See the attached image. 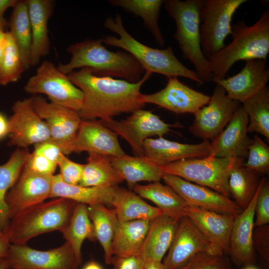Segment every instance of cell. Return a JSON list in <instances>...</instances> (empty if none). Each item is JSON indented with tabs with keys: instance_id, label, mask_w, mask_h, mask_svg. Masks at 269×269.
I'll return each instance as SVG.
<instances>
[{
	"instance_id": "obj_25",
	"label": "cell",
	"mask_w": 269,
	"mask_h": 269,
	"mask_svg": "<svg viewBox=\"0 0 269 269\" xmlns=\"http://www.w3.org/2000/svg\"><path fill=\"white\" fill-rule=\"evenodd\" d=\"M30 19L32 43L30 66H36L50 51L48 21L52 14L54 1L51 0H26Z\"/></svg>"
},
{
	"instance_id": "obj_7",
	"label": "cell",
	"mask_w": 269,
	"mask_h": 269,
	"mask_svg": "<svg viewBox=\"0 0 269 269\" xmlns=\"http://www.w3.org/2000/svg\"><path fill=\"white\" fill-rule=\"evenodd\" d=\"M244 162L242 158L219 157L210 154L202 158L178 160L161 166L160 169L163 174L178 176L229 197L230 174L234 167Z\"/></svg>"
},
{
	"instance_id": "obj_41",
	"label": "cell",
	"mask_w": 269,
	"mask_h": 269,
	"mask_svg": "<svg viewBox=\"0 0 269 269\" xmlns=\"http://www.w3.org/2000/svg\"><path fill=\"white\" fill-rule=\"evenodd\" d=\"M248 158L243 163L246 167L258 174L269 172V147L258 135H254L248 147Z\"/></svg>"
},
{
	"instance_id": "obj_44",
	"label": "cell",
	"mask_w": 269,
	"mask_h": 269,
	"mask_svg": "<svg viewBox=\"0 0 269 269\" xmlns=\"http://www.w3.org/2000/svg\"><path fill=\"white\" fill-rule=\"evenodd\" d=\"M269 223V182H263L257 197L255 209V228Z\"/></svg>"
},
{
	"instance_id": "obj_2",
	"label": "cell",
	"mask_w": 269,
	"mask_h": 269,
	"mask_svg": "<svg viewBox=\"0 0 269 269\" xmlns=\"http://www.w3.org/2000/svg\"><path fill=\"white\" fill-rule=\"evenodd\" d=\"M102 38L86 39L70 45L67 51L71 55L66 64L60 63L57 69L67 75L77 68H86L100 77L124 78L136 83L145 71L139 63L127 52H112L103 44Z\"/></svg>"
},
{
	"instance_id": "obj_52",
	"label": "cell",
	"mask_w": 269,
	"mask_h": 269,
	"mask_svg": "<svg viewBox=\"0 0 269 269\" xmlns=\"http://www.w3.org/2000/svg\"><path fill=\"white\" fill-rule=\"evenodd\" d=\"M10 245L5 235L0 236V259L6 258Z\"/></svg>"
},
{
	"instance_id": "obj_11",
	"label": "cell",
	"mask_w": 269,
	"mask_h": 269,
	"mask_svg": "<svg viewBox=\"0 0 269 269\" xmlns=\"http://www.w3.org/2000/svg\"><path fill=\"white\" fill-rule=\"evenodd\" d=\"M126 119H112L103 123L123 137L130 144L135 156H144V141L152 136L162 137L171 131L174 125L165 123L150 111L138 109Z\"/></svg>"
},
{
	"instance_id": "obj_1",
	"label": "cell",
	"mask_w": 269,
	"mask_h": 269,
	"mask_svg": "<svg viewBox=\"0 0 269 269\" xmlns=\"http://www.w3.org/2000/svg\"><path fill=\"white\" fill-rule=\"evenodd\" d=\"M151 74L145 72L136 83L98 76L86 68L72 71L67 76L83 94V104L78 112L82 120L99 118L107 122L114 116L131 113L144 107L140 99V89Z\"/></svg>"
},
{
	"instance_id": "obj_15",
	"label": "cell",
	"mask_w": 269,
	"mask_h": 269,
	"mask_svg": "<svg viewBox=\"0 0 269 269\" xmlns=\"http://www.w3.org/2000/svg\"><path fill=\"white\" fill-rule=\"evenodd\" d=\"M31 106L48 126L50 140L60 147L64 154L75 139L82 122L78 112L48 102L43 97L33 95L30 97Z\"/></svg>"
},
{
	"instance_id": "obj_4",
	"label": "cell",
	"mask_w": 269,
	"mask_h": 269,
	"mask_svg": "<svg viewBox=\"0 0 269 269\" xmlns=\"http://www.w3.org/2000/svg\"><path fill=\"white\" fill-rule=\"evenodd\" d=\"M104 27L119 36H106L102 42L109 46L121 48L131 54L142 66L145 72L155 73L167 78L183 77L204 84L195 71L183 65L174 54L171 47L166 49L153 48L136 40L125 29L121 16L106 18Z\"/></svg>"
},
{
	"instance_id": "obj_46",
	"label": "cell",
	"mask_w": 269,
	"mask_h": 269,
	"mask_svg": "<svg viewBox=\"0 0 269 269\" xmlns=\"http://www.w3.org/2000/svg\"><path fill=\"white\" fill-rule=\"evenodd\" d=\"M57 166L56 163L32 151L28 155L24 168L38 175L52 176Z\"/></svg>"
},
{
	"instance_id": "obj_3",
	"label": "cell",
	"mask_w": 269,
	"mask_h": 269,
	"mask_svg": "<svg viewBox=\"0 0 269 269\" xmlns=\"http://www.w3.org/2000/svg\"><path fill=\"white\" fill-rule=\"evenodd\" d=\"M232 41L208 59L212 80L225 78L238 61L267 60L269 53V10H265L253 25L239 21L232 25Z\"/></svg>"
},
{
	"instance_id": "obj_6",
	"label": "cell",
	"mask_w": 269,
	"mask_h": 269,
	"mask_svg": "<svg viewBox=\"0 0 269 269\" xmlns=\"http://www.w3.org/2000/svg\"><path fill=\"white\" fill-rule=\"evenodd\" d=\"M202 0H165L164 6L176 24L173 38L184 59L194 66L204 83L212 81L208 60L202 51L200 33V11Z\"/></svg>"
},
{
	"instance_id": "obj_9",
	"label": "cell",
	"mask_w": 269,
	"mask_h": 269,
	"mask_svg": "<svg viewBox=\"0 0 269 269\" xmlns=\"http://www.w3.org/2000/svg\"><path fill=\"white\" fill-rule=\"evenodd\" d=\"M29 94L46 95L50 102L78 112L82 106L83 94L67 75L60 72L51 61L45 60L24 87Z\"/></svg>"
},
{
	"instance_id": "obj_20",
	"label": "cell",
	"mask_w": 269,
	"mask_h": 269,
	"mask_svg": "<svg viewBox=\"0 0 269 269\" xmlns=\"http://www.w3.org/2000/svg\"><path fill=\"white\" fill-rule=\"evenodd\" d=\"M269 80L267 60L254 59L246 61L244 67L236 75L212 82L222 86L230 99L240 103L267 87Z\"/></svg>"
},
{
	"instance_id": "obj_19",
	"label": "cell",
	"mask_w": 269,
	"mask_h": 269,
	"mask_svg": "<svg viewBox=\"0 0 269 269\" xmlns=\"http://www.w3.org/2000/svg\"><path fill=\"white\" fill-rule=\"evenodd\" d=\"M83 151L111 157L125 154L120 144L118 134L100 120L82 121L76 136L68 149L67 155Z\"/></svg>"
},
{
	"instance_id": "obj_8",
	"label": "cell",
	"mask_w": 269,
	"mask_h": 269,
	"mask_svg": "<svg viewBox=\"0 0 269 269\" xmlns=\"http://www.w3.org/2000/svg\"><path fill=\"white\" fill-rule=\"evenodd\" d=\"M247 0H202L200 11V33L203 55L208 60L225 46L232 33V18Z\"/></svg>"
},
{
	"instance_id": "obj_34",
	"label": "cell",
	"mask_w": 269,
	"mask_h": 269,
	"mask_svg": "<svg viewBox=\"0 0 269 269\" xmlns=\"http://www.w3.org/2000/svg\"><path fill=\"white\" fill-rule=\"evenodd\" d=\"M72 247L80 264L82 262V244L85 239L97 240L94 226L89 218L88 205L77 203L67 226L60 232Z\"/></svg>"
},
{
	"instance_id": "obj_36",
	"label": "cell",
	"mask_w": 269,
	"mask_h": 269,
	"mask_svg": "<svg viewBox=\"0 0 269 269\" xmlns=\"http://www.w3.org/2000/svg\"><path fill=\"white\" fill-rule=\"evenodd\" d=\"M112 5L123 8L127 12L140 17L161 47L165 45V40L158 25V20L163 0H111Z\"/></svg>"
},
{
	"instance_id": "obj_5",
	"label": "cell",
	"mask_w": 269,
	"mask_h": 269,
	"mask_svg": "<svg viewBox=\"0 0 269 269\" xmlns=\"http://www.w3.org/2000/svg\"><path fill=\"white\" fill-rule=\"evenodd\" d=\"M77 203L67 198H55L32 206L10 220L4 235L11 244L24 245L39 235L61 232L68 224Z\"/></svg>"
},
{
	"instance_id": "obj_35",
	"label": "cell",
	"mask_w": 269,
	"mask_h": 269,
	"mask_svg": "<svg viewBox=\"0 0 269 269\" xmlns=\"http://www.w3.org/2000/svg\"><path fill=\"white\" fill-rule=\"evenodd\" d=\"M88 211L97 240L104 250L105 263L111 265L113 257L112 244L119 222L115 211L103 204L88 206Z\"/></svg>"
},
{
	"instance_id": "obj_28",
	"label": "cell",
	"mask_w": 269,
	"mask_h": 269,
	"mask_svg": "<svg viewBox=\"0 0 269 269\" xmlns=\"http://www.w3.org/2000/svg\"><path fill=\"white\" fill-rule=\"evenodd\" d=\"M132 189L140 197L153 202L162 214L177 221L186 216L189 206L170 186L156 181L146 185L137 183Z\"/></svg>"
},
{
	"instance_id": "obj_43",
	"label": "cell",
	"mask_w": 269,
	"mask_h": 269,
	"mask_svg": "<svg viewBox=\"0 0 269 269\" xmlns=\"http://www.w3.org/2000/svg\"><path fill=\"white\" fill-rule=\"evenodd\" d=\"M253 246L259 256L263 269H269V225L255 228Z\"/></svg>"
},
{
	"instance_id": "obj_27",
	"label": "cell",
	"mask_w": 269,
	"mask_h": 269,
	"mask_svg": "<svg viewBox=\"0 0 269 269\" xmlns=\"http://www.w3.org/2000/svg\"><path fill=\"white\" fill-rule=\"evenodd\" d=\"M118 187H86L79 184L69 185L63 182L58 174L52 176L50 198H65L88 206L103 204L108 207H113Z\"/></svg>"
},
{
	"instance_id": "obj_33",
	"label": "cell",
	"mask_w": 269,
	"mask_h": 269,
	"mask_svg": "<svg viewBox=\"0 0 269 269\" xmlns=\"http://www.w3.org/2000/svg\"><path fill=\"white\" fill-rule=\"evenodd\" d=\"M110 160V156L88 153L87 163L83 165L79 185L86 187H118L124 181Z\"/></svg>"
},
{
	"instance_id": "obj_49",
	"label": "cell",
	"mask_w": 269,
	"mask_h": 269,
	"mask_svg": "<svg viewBox=\"0 0 269 269\" xmlns=\"http://www.w3.org/2000/svg\"><path fill=\"white\" fill-rule=\"evenodd\" d=\"M7 22L4 21L0 23V66L1 64L6 45V32L4 29Z\"/></svg>"
},
{
	"instance_id": "obj_14",
	"label": "cell",
	"mask_w": 269,
	"mask_h": 269,
	"mask_svg": "<svg viewBox=\"0 0 269 269\" xmlns=\"http://www.w3.org/2000/svg\"><path fill=\"white\" fill-rule=\"evenodd\" d=\"M12 112L8 120L9 146L27 148L50 139L48 126L34 111L30 98L15 102Z\"/></svg>"
},
{
	"instance_id": "obj_13",
	"label": "cell",
	"mask_w": 269,
	"mask_h": 269,
	"mask_svg": "<svg viewBox=\"0 0 269 269\" xmlns=\"http://www.w3.org/2000/svg\"><path fill=\"white\" fill-rule=\"evenodd\" d=\"M240 103L230 99L225 90L217 84L208 103L193 115L189 128L194 135L203 140H213L224 129Z\"/></svg>"
},
{
	"instance_id": "obj_37",
	"label": "cell",
	"mask_w": 269,
	"mask_h": 269,
	"mask_svg": "<svg viewBox=\"0 0 269 269\" xmlns=\"http://www.w3.org/2000/svg\"><path fill=\"white\" fill-rule=\"evenodd\" d=\"M8 25L19 49L25 70L30 67V55L32 35L27 4L25 0H17L13 6Z\"/></svg>"
},
{
	"instance_id": "obj_38",
	"label": "cell",
	"mask_w": 269,
	"mask_h": 269,
	"mask_svg": "<svg viewBox=\"0 0 269 269\" xmlns=\"http://www.w3.org/2000/svg\"><path fill=\"white\" fill-rule=\"evenodd\" d=\"M259 176L243 164L236 166L230 174L228 181L230 195L243 209L249 205L257 191L261 180Z\"/></svg>"
},
{
	"instance_id": "obj_32",
	"label": "cell",
	"mask_w": 269,
	"mask_h": 269,
	"mask_svg": "<svg viewBox=\"0 0 269 269\" xmlns=\"http://www.w3.org/2000/svg\"><path fill=\"white\" fill-rule=\"evenodd\" d=\"M113 207L119 222L151 221L162 214L158 208L148 204L134 192L119 186Z\"/></svg>"
},
{
	"instance_id": "obj_40",
	"label": "cell",
	"mask_w": 269,
	"mask_h": 269,
	"mask_svg": "<svg viewBox=\"0 0 269 269\" xmlns=\"http://www.w3.org/2000/svg\"><path fill=\"white\" fill-rule=\"evenodd\" d=\"M25 71L15 40L9 31H6L5 48L0 66V85L17 81Z\"/></svg>"
},
{
	"instance_id": "obj_31",
	"label": "cell",
	"mask_w": 269,
	"mask_h": 269,
	"mask_svg": "<svg viewBox=\"0 0 269 269\" xmlns=\"http://www.w3.org/2000/svg\"><path fill=\"white\" fill-rule=\"evenodd\" d=\"M29 153L28 148L17 147L7 161L0 164V236L5 234L10 222L6 195L19 176Z\"/></svg>"
},
{
	"instance_id": "obj_17",
	"label": "cell",
	"mask_w": 269,
	"mask_h": 269,
	"mask_svg": "<svg viewBox=\"0 0 269 269\" xmlns=\"http://www.w3.org/2000/svg\"><path fill=\"white\" fill-rule=\"evenodd\" d=\"M52 176L38 175L23 167L17 180L5 196L10 220L25 210L50 197Z\"/></svg>"
},
{
	"instance_id": "obj_18",
	"label": "cell",
	"mask_w": 269,
	"mask_h": 269,
	"mask_svg": "<svg viewBox=\"0 0 269 269\" xmlns=\"http://www.w3.org/2000/svg\"><path fill=\"white\" fill-rule=\"evenodd\" d=\"M210 97L180 82L177 77L167 78L165 87L150 94H141L142 103L153 104L177 114H194L206 105Z\"/></svg>"
},
{
	"instance_id": "obj_45",
	"label": "cell",
	"mask_w": 269,
	"mask_h": 269,
	"mask_svg": "<svg viewBox=\"0 0 269 269\" xmlns=\"http://www.w3.org/2000/svg\"><path fill=\"white\" fill-rule=\"evenodd\" d=\"M83 165L75 162L62 154L57 163L59 174L63 182L69 185H78L82 178Z\"/></svg>"
},
{
	"instance_id": "obj_47",
	"label": "cell",
	"mask_w": 269,
	"mask_h": 269,
	"mask_svg": "<svg viewBox=\"0 0 269 269\" xmlns=\"http://www.w3.org/2000/svg\"><path fill=\"white\" fill-rule=\"evenodd\" d=\"M34 146L33 152L44 156L57 164L61 156L64 154L59 145L50 139Z\"/></svg>"
},
{
	"instance_id": "obj_56",
	"label": "cell",
	"mask_w": 269,
	"mask_h": 269,
	"mask_svg": "<svg viewBox=\"0 0 269 269\" xmlns=\"http://www.w3.org/2000/svg\"><path fill=\"white\" fill-rule=\"evenodd\" d=\"M245 267L244 268V269H258L257 268L254 266L253 265H248Z\"/></svg>"
},
{
	"instance_id": "obj_22",
	"label": "cell",
	"mask_w": 269,
	"mask_h": 269,
	"mask_svg": "<svg viewBox=\"0 0 269 269\" xmlns=\"http://www.w3.org/2000/svg\"><path fill=\"white\" fill-rule=\"evenodd\" d=\"M249 119L242 106L233 114L225 129L210 142V154L219 157L245 158L251 142Z\"/></svg>"
},
{
	"instance_id": "obj_53",
	"label": "cell",
	"mask_w": 269,
	"mask_h": 269,
	"mask_svg": "<svg viewBox=\"0 0 269 269\" xmlns=\"http://www.w3.org/2000/svg\"><path fill=\"white\" fill-rule=\"evenodd\" d=\"M143 269H166L162 262L145 261Z\"/></svg>"
},
{
	"instance_id": "obj_16",
	"label": "cell",
	"mask_w": 269,
	"mask_h": 269,
	"mask_svg": "<svg viewBox=\"0 0 269 269\" xmlns=\"http://www.w3.org/2000/svg\"><path fill=\"white\" fill-rule=\"evenodd\" d=\"M162 179L172 188L189 207L236 216L243 209L228 197L178 176L163 174Z\"/></svg>"
},
{
	"instance_id": "obj_29",
	"label": "cell",
	"mask_w": 269,
	"mask_h": 269,
	"mask_svg": "<svg viewBox=\"0 0 269 269\" xmlns=\"http://www.w3.org/2000/svg\"><path fill=\"white\" fill-rule=\"evenodd\" d=\"M110 158L115 169L131 188L139 181L151 183L162 179L163 173L160 166L145 156H132L125 154L110 156Z\"/></svg>"
},
{
	"instance_id": "obj_50",
	"label": "cell",
	"mask_w": 269,
	"mask_h": 269,
	"mask_svg": "<svg viewBox=\"0 0 269 269\" xmlns=\"http://www.w3.org/2000/svg\"><path fill=\"white\" fill-rule=\"evenodd\" d=\"M17 0H0V23L6 21L3 17L5 12L10 7L13 8Z\"/></svg>"
},
{
	"instance_id": "obj_51",
	"label": "cell",
	"mask_w": 269,
	"mask_h": 269,
	"mask_svg": "<svg viewBox=\"0 0 269 269\" xmlns=\"http://www.w3.org/2000/svg\"><path fill=\"white\" fill-rule=\"evenodd\" d=\"M8 135V122L4 115L0 113V140Z\"/></svg>"
},
{
	"instance_id": "obj_24",
	"label": "cell",
	"mask_w": 269,
	"mask_h": 269,
	"mask_svg": "<svg viewBox=\"0 0 269 269\" xmlns=\"http://www.w3.org/2000/svg\"><path fill=\"white\" fill-rule=\"evenodd\" d=\"M187 216L211 243L229 253L230 237L235 215L188 207Z\"/></svg>"
},
{
	"instance_id": "obj_12",
	"label": "cell",
	"mask_w": 269,
	"mask_h": 269,
	"mask_svg": "<svg viewBox=\"0 0 269 269\" xmlns=\"http://www.w3.org/2000/svg\"><path fill=\"white\" fill-rule=\"evenodd\" d=\"M168 251L162 262L166 269H178L201 253L218 256L224 254L220 248L208 241L187 216L179 220Z\"/></svg>"
},
{
	"instance_id": "obj_39",
	"label": "cell",
	"mask_w": 269,
	"mask_h": 269,
	"mask_svg": "<svg viewBox=\"0 0 269 269\" xmlns=\"http://www.w3.org/2000/svg\"><path fill=\"white\" fill-rule=\"evenodd\" d=\"M242 106L249 119L248 132L260 134L269 140V89L267 86L245 101Z\"/></svg>"
},
{
	"instance_id": "obj_10",
	"label": "cell",
	"mask_w": 269,
	"mask_h": 269,
	"mask_svg": "<svg viewBox=\"0 0 269 269\" xmlns=\"http://www.w3.org/2000/svg\"><path fill=\"white\" fill-rule=\"evenodd\" d=\"M12 269H78L81 265L70 244L47 251L33 249L26 244H10L5 258Z\"/></svg>"
},
{
	"instance_id": "obj_48",
	"label": "cell",
	"mask_w": 269,
	"mask_h": 269,
	"mask_svg": "<svg viewBox=\"0 0 269 269\" xmlns=\"http://www.w3.org/2000/svg\"><path fill=\"white\" fill-rule=\"evenodd\" d=\"M144 262L140 255L128 257L114 256L111 265H113V269H143Z\"/></svg>"
},
{
	"instance_id": "obj_23",
	"label": "cell",
	"mask_w": 269,
	"mask_h": 269,
	"mask_svg": "<svg viewBox=\"0 0 269 269\" xmlns=\"http://www.w3.org/2000/svg\"><path fill=\"white\" fill-rule=\"evenodd\" d=\"M144 156L161 166L178 160L202 158L210 154V142L185 144L162 137L148 138L143 143Z\"/></svg>"
},
{
	"instance_id": "obj_42",
	"label": "cell",
	"mask_w": 269,
	"mask_h": 269,
	"mask_svg": "<svg viewBox=\"0 0 269 269\" xmlns=\"http://www.w3.org/2000/svg\"><path fill=\"white\" fill-rule=\"evenodd\" d=\"M178 269H231L228 260L223 256L199 254Z\"/></svg>"
},
{
	"instance_id": "obj_30",
	"label": "cell",
	"mask_w": 269,
	"mask_h": 269,
	"mask_svg": "<svg viewBox=\"0 0 269 269\" xmlns=\"http://www.w3.org/2000/svg\"><path fill=\"white\" fill-rule=\"evenodd\" d=\"M150 222L146 220L118 222L112 244L113 256L128 257L140 255Z\"/></svg>"
},
{
	"instance_id": "obj_26",
	"label": "cell",
	"mask_w": 269,
	"mask_h": 269,
	"mask_svg": "<svg viewBox=\"0 0 269 269\" xmlns=\"http://www.w3.org/2000/svg\"><path fill=\"white\" fill-rule=\"evenodd\" d=\"M178 221L162 214L151 221L140 254L144 261L162 262L173 240Z\"/></svg>"
},
{
	"instance_id": "obj_55",
	"label": "cell",
	"mask_w": 269,
	"mask_h": 269,
	"mask_svg": "<svg viewBox=\"0 0 269 269\" xmlns=\"http://www.w3.org/2000/svg\"><path fill=\"white\" fill-rule=\"evenodd\" d=\"M0 269H9L5 258L0 259Z\"/></svg>"
},
{
	"instance_id": "obj_21",
	"label": "cell",
	"mask_w": 269,
	"mask_h": 269,
	"mask_svg": "<svg viewBox=\"0 0 269 269\" xmlns=\"http://www.w3.org/2000/svg\"><path fill=\"white\" fill-rule=\"evenodd\" d=\"M266 178L264 176L261 179L259 187L251 202L235 216L233 221L230 237L229 254L232 261L237 265H253L255 262V252L253 246L255 209L260 189Z\"/></svg>"
},
{
	"instance_id": "obj_54",
	"label": "cell",
	"mask_w": 269,
	"mask_h": 269,
	"mask_svg": "<svg viewBox=\"0 0 269 269\" xmlns=\"http://www.w3.org/2000/svg\"><path fill=\"white\" fill-rule=\"evenodd\" d=\"M82 269H104L102 266L95 261H91L86 263Z\"/></svg>"
}]
</instances>
